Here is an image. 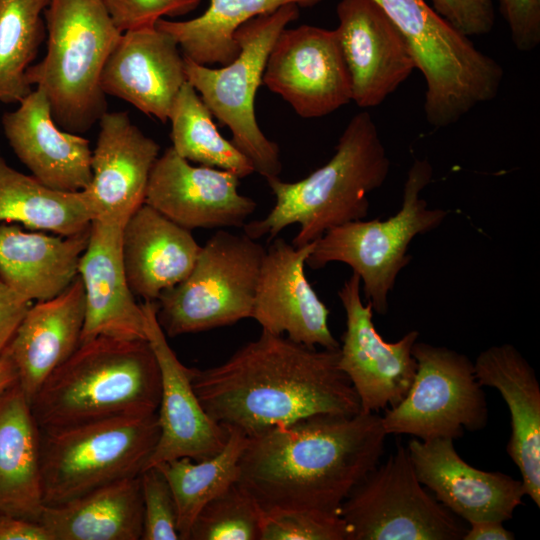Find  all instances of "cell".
Masks as SVG:
<instances>
[{"label":"cell","mask_w":540,"mask_h":540,"mask_svg":"<svg viewBox=\"0 0 540 540\" xmlns=\"http://www.w3.org/2000/svg\"><path fill=\"white\" fill-rule=\"evenodd\" d=\"M191 382L213 421L247 437L318 414L361 411L339 348L319 350L265 331L223 363L192 368Z\"/></svg>","instance_id":"6da1fadb"},{"label":"cell","mask_w":540,"mask_h":540,"mask_svg":"<svg viewBox=\"0 0 540 540\" xmlns=\"http://www.w3.org/2000/svg\"><path fill=\"white\" fill-rule=\"evenodd\" d=\"M386 437L379 413L362 410L274 426L248 437L237 482L263 512L339 514L343 501L380 462Z\"/></svg>","instance_id":"7a4b0ae2"},{"label":"cell","mask_w":540,"mask_h":540,"mask_svg":"<svg viewBox=\"0 0 540 540\" xmlns=\"http://www.w3.org/2000/svg\"><path fill=\"white\" fill-rule=\"evenodd\" d=\"M389 169L374 120L369 112H359L348 122L325 165L295 182L267 179L275 204L264 218L245 223L244 234L270 242L285 227L298 224L291 244L312 243L335 226L364 219L369 195L384 184Z\"/></svg>","instance_id":"3957f363"},{"label":"cell","mask_w":540,"mask_h":540,"mask_svg":"<svg viewBox=\"0 0 540 540\" xmlns=\"http://www.w3.org/2000/svg\"><path fill=\"white\" fill-rule=\"evenodd\" d=\"M161 378L146 340L97 337L43 383L31 402L40 429L122 415L157 413Z\"/></svg>","instance_id":"277c9868"},{"label":"cell","mask_w":540,"mask_h":540,"mask_svg":"<svg viewBox=\"0 0 540 540\" xmlns=\"http://www.w3.org/2000/svg\"><path fill=\"white\" fill-rule=\"evenodd\" d=\"M44 20L47 52L26 81L44 92L61 129L80 134L107 111L100 78L123 32L103 0H50Z\"/></svg>","instance_id":"5b68a950"},{"label":"cell","mask_w":540,"mask_h":540,"mask_svg":"<svg viewBox=\"0 0 540 540\" xmlns=\"http://www.w3.org/2000/svg\"><path fill=\"white\" fill-rule=\"evenodd\" d=\"M403 34L426 82L424 113L431 126L458 122L493 100L504 70L425 0H375Z\"/></svg>","instance_id":"8992f818"},{"label":"cell","mask_w":540,"mask_h":540,"mask_svg":"<svg viewBox=\"0 0 540 540\" xmlns=\"http://www.w3.org/2000/svg\"><path fill=\"white\" fill-rule=\"evenodd\" d=\"M160 435L157 413L41 429L45 506H54L145 469Z\"/></svg>","instance_id":"52a82bcc"},{"label":"cell","mask_w":540,"mask_h":540,"mask_svg":"<svg viewBox=\"0 0 540 540\" xmlns=\"http://www.w3.org/2000/svg\"><path fill=\"white\" fill-rule=\"evenodd\" d=\"M432 175L427 159H415L404 184L401 209L395 215L386 220L351 221L329 229L315 241L306 265L318 270L331 262L347 264L359 276L373 310L386 314L388 295L410 262V243L417 235L437 228L447 216L442 209L429 208L420 197Z\"/></svg>","instance_id":"ba28073f"},{"label":"cell","mask_w":540,"mask_h":540,"mask_svg":"<svg viewBox=\"0 0 540 540\" xmlns=\"http://www.w3.org/2000/svg\"><path fill=\"white\" fill-rule=\"evenodd\" d=\"M298 16V5L290 3L244 23L235 33L238 56L220 68L184 56L187 81L220 124L230 129L234 146L266 180L279 176L282 163L279 146L258 126L255 96L274 42Z\"/></svg>","instance_id":"9c48e42d"},{"label":"cell","mask_w":540,"mask_h":540,"mask_svg":"<svg viewBox=\"0 0 540 540\" xmlns=\"http://www.w3.org/2000/svg\"><path fill=\"white\" fill-rule=\"evenodd\" d=\"M266 248L243 234L217 231L189 275L156 300L166 336L207 331L251 317Z\"/></svg>","instance_id":"30bf717a"},{"label":"cell","mask_w":540,"mask_h":540,"mask_svg":"<svg viewBox=\"0 0 540 540\" xmlns=\"http://www.w3.org/2000/svg\"><path fill=\"white\" fill-rule=\"evenodd\" d=\"M339 515L348 540H463L467 530L419 481L401 443L351 491Z\"/></svg>","instance_id":"8fae6325"},{"label":"cell","mask_w":540,"mask_h":540,"mask_svg":"<svg viewBox=\"0 0 540 540\" xmlns=\"http://www.w3.org/2000/svg\"><path fill=\"white\" fill-rule=\"evenodd\" d=\"M412 355L416 372L408 392L381 416L387 435L456 440L487 425L488 405L474 362L455 350L418 340Z\"/></svg>","instance_id":"7c38bea8"},{"label":"cell","mask_w":540,"mask_h":540,"mask_svg":"<svg viewBox=\"0 0 540 540\" xmlns=\"http://www.w3.org/2000/svg\"><path fill=\"white\" fill-rule=\"evenodd\" d=\"M262 83L302 118L331 114L352 101L350 74L336 30L284 28L269 53Z\"/></svg>","instance_id":"4fadbf2b"},{"label":"cell","mask_w":540,"mask_h":540,"mask_svg":"<svg viewBox=\"0 0 540 540\" xmlns=\"http://www.w3.org/2000/svg\"><path fill=\"white\" fill-rule=\"evenodd\" d=\"M361 280L355 273L344 282L338 297L346 314L339 346V367L351 382L362 411L377 412L396 406L408 392L416 372L412 347L419 332L409 331L387 342L373 324V307L361 300Z\"/></svg>","instance_id":"5bb4252c"},{"label":"cell","mask_w":540,"mask_h":540,"mask_svg":"<svg viewBox=\"0 0 540 540\" xmlns=\"http://www.w3.org/2000/svg\"><path fill=\"white\" fill-rule=\"evenodd\" d=\"M335 29L350 74L352 101L380 105L404 83L416 64L398 27L375 0H341Z\"/></svg>","instance_id":"9a60e30c"},{"label":"cell","mask_w":540,"mask_h":540,"mask_svg":"<svg viewBox=\"0 0 540 540\" xmlns=\"http://www.w3.org/2000/svg\"><path fill=\"white\" fill-rule=\"evenodd\" d=\"M239 179L225 170L193 166L169 147L153 165L144 203L190 231L243 227L257 203L239 193Z\"/></svg>","instance_id":"2e32d148"},{"label":"cell","mask_w":540,"mask_h":540,"mask_svg":"<svg viewBox=\"0 0 540 540\" xmlns=\"http://www.w3.org/2000/svg\"><path fill=\"white\" fill-rule=\"evenodd\" d=\"M315 241L295 247L274 238L260 268L251 317L262 331L284 335L310 347L338 349L329 324V309L305 275Z\"/></svg>","instance_id":"e0dca14e"},{"label":"cell","mask_w":540,"mask_h":540,"mask_svg":"<svg viewBox=\"0 0 540 540\" xmlns=\"http://www.w3.org/2000/svg\"><path fill=\"white\" fill-rule=\"evenodd\" d=\"M146 339L157 359L161 395L157 418L160 435L146 468L188 457L203 460L220 452L229 431L213 421L202 407L186 367L167 342L156 317V301L144 300Z\"/></svg>","instance_id":"ac0fdd59"},{"label":"cell","mask_w":540,"mask_h":540,"mask_svg":"<svg viewBox=\"0 0 540 540\" xmlns=\"http://www.w3.org/2000/svg\"><path fill=\"white\" fill-rule=\"evenodd\" d=\"M407 449L419 481L449 511L467 523L506 522L526 496L521 479L477 469L461 458L454 440L412 439Z\"/></svg>","instance_id":"d6986e66"},{"label":"cell","mask_w":540,"mask_h":540,"mask_svg":"<svg viewBox=\"0 0 540 540\" xmlns=\"http://www.w3.org/2000/svg\"><path fill=\"white\" fill-rule=\"evenodd\" d=\"M91 157V182L84 191L94 220L119 225L145 202L159 144L133 124L127 112H105Z\"/></svg>","instance_id":"ffe728a7"},{"label":"cell","mask_w":540,"mask_h":540,"mask_svg":"<svg viewBox=\"0 0 540 540\" xmlns=\"http://www.w3.org/2000/svg\"><path fill=\"white\" fill-rule=\"evenodd\" d=\"M186 81L185 60L177 42L155 26L121 34L105 63L100 85L105 95L166 123Z\"/></svg>","instance_id":"44dd1931"},{"label":"cell","mask_w":540,"mask_h":540,"mask_svg":"<svg viewBox=\"0 0 540 540\" xmlns=\"http://www.w3.org/2000/svg\"><path fill=\"white\" fill-rule=\"evenodd\" d=\"M122 227L93 220L78 276L85 298L80 343L97 337L146 340L145 314L136 302L121 256Z\"/></svg>","instance_id":"7402d4cb"},{"label":"cell","mask_w":540,"mask_h":540,"mask_svg":"<svg viewBox=\"0 0 540 540\" xmlns=\"http://www.w3.org/2000/svg\"><path fill=\"white\" fill-rule=\"evenodd\" d=\"M2 127L14 153L38 181L68 192L88 188L92 177L89 141L57 125L41 89L32 90L17 109L4 113Z\"/></svg>","instance_id":"603a6c76"},{"label":"cell","mask_w":540,"mask_h":540,"mask_svg":"<svg viewBox=\"0 0 540 540\" xmlns=\"http://www.w3.org/2000/svg\"><path fill=\"white\" fill-rule=\"evenodd\" d=\"M481 386L495 388L510 413L507 453L521 474L526 496L540 506V385L535 370L512 344L491 346L474 361Z\"/></svg>","instance_id":"cb8c5ba5"},{"label":"cell","mask_w":540,"mask_h":540,"mask_svg":"<svg viewBox=\"0 0 540 540\" xmlns=\"http://www.w3.org/2000/svg\"><path fill=\"white\" fill-rule=\"evenodd\" d=\"M85 316L79 276L58 296L30 305L6 351L31 403L47 378L79 347Z\"/></svg>","instance_id":"d4e9b609"},{"label":"cell","mask_w":540,"mask_h":540,"mask_svg":"<svg viewBox=\"0 0 540 540\" xmlns=\"http://www.w3.org/2000/svg\"><path fill=\"white\" fill-rule=\"evenodd\" d=\"M201 246L191 231L144 203L121 231V256L134 295L156 301L193 269Z\"/></svg>","instance_id":"484cf974"},{"label":"cell","mask_w":540,"mask_h":540,"mask_svg":"<svg viewBox=\"0 0 540 540\" xmlns=\"http://www.w3.org/2000/svg\"><path fill=\"white\" fill-rule=\"evenodd\" d=\"M89 234L90 228L63 236L0 223V281L31 303L58 296L78 276Z\"/></svg>","instance_id":"4316f807"},{"label":"cell","mask_w":540,"mask_h":540,"mask_svg":"<svg viewBox=\"0 0 540 540\" xmlns=\"http://www.w3.org/2000/svg\"><path fill=\"white\" fill-rule=\"evenodd\" d=\"M41 429L18 382L0 392V512L39 521Z\"/></svg>","instance_id":"83f0119b"},{"label":"cell","mask_w":540,"mask_h":540,"mask_svg":"<svg viewBox=\"0 0 540 540\" xmlns=\"http://www.w3.org/2000/svg\"><path fill=\"white\" fill-rule=\"evenodd\" d=\"M39 522L52 540H139L143 531L140 477L115 481L65 503L45 506Z\"/></svg>","instance_id":"f1b7e54d"},{"label":"cell","mask_w":540,"mask_h":540,"mask_svg":"<svg viewBox=\"0 0 540 540\" xmlns=\"http://www.w3.org/2000/svg\"><path fill=\"white\" fill-rule=\"evenodd\" d=\"M93 220L83 190L53 189L13 169L0 157V223L68 236L87 230Z\"/></svg>","instance_id":"f546056e"},{"label":"cell","mask_w":540,"mask_h":540,"mask_svg":"<svg viewBox=\"0 0 540 540\" xmlns=\"http://www.w3.org/2000/svg\"><path fill=\"white\" fill-rule=\"evenodd\" d=\"M322 0H209L200 16L186 21L160 19L156 27L177 42L183 56L201 65H227L239 54L235 33L249 20L286 4L310 7Z\"/></svg>","instance_id":"4dcf8cb0"},{"label":"cell","mask_w":540,"mask_h":540,"mask_svg":"<svg viewBox=\"0 0 540 540\" xmlns=\"http://www.w3.org/2000/svg\"><path fill=\"white\" fill-rule=\"evenodd\" d=\"M248 437L229 430L228 440L217 454L195 461L188 457L156 465L166 477L177 507L180 540H188L192 523L202 507L239 478V461Z\"/></svg>","instance_id":"1f68e13d"},{"label":"cell","mask_w":540,"mask_h":540,"mask_svg":"<svg viewBox=\"0 0 540 540\" xmlns=\"http://www.w3.org/2000/svg\"><path fill=\"white\" fill-rule=\"evenodd\" d=\"M212 117L198 92L186 81L169 115L172 148L187 161L225 170L239 178L254 173L251 161L219 133Z\"/></svg>","instance_id":"d6a6232c"},{"label":"cell","mask_w":540,"mask_h":540,"mask_svg":"<svg viewBox=\"0 0 540 540\" xmlns=\"http://www.w3.org/2000/svg\"><path fill=\"white\" fill-rule=\"evenodd\" d=\"M50 0H0V101L19 103L32 88L26 71L45 37Z\"/></svg>","instance_id":"836d02e7"},{"label":"cell","mask_w":540,"mask_h":540,"mask_svg":"<svg viewBox=\"0 0 540 540\" xmlns=\"http://www.w3.org/2000/svg\"><path fill=\"white\" fill-rule=\"evenodd\" d=\"M263 514L250 492L235 482L202 507L188 540H260Z\"/></svg>","instance_id":"e575fe53"},{"label":"cell","mask_w":540,"mask_h":540,"mask_svg":"<svg viewBox=\"0 0 540 540\" xmlns=\"http://www.w3.org/2000/svg\"><path fill=\"white\" fill-rule=\"evenodd\" d=\"M349 530L339 514L319 510L264 512L260 540H348Z\"/></svg>","instance_id":"d590c367"},{"label":"cell","mask_w":540,"mask_h":540,"mask_svg":"<svg viewBox=\"0 0 540 540\" xmlns=\"http://www.w3.org/2000/svg\"><path fill=\"white\" fill-rule=\"evenodd\" d=\"M139 477L143 502L141 540H179L176 502L166 477L156 466L144 469Z\"/></svg>","instance_id":"8d00e7d4"},{"label":"cell","mask_w":540,"mask_h":540,"mask_svg":"<svg viewBox=\"0 0 540 540\" xmlns=\"http://www.w3.org/2000/svg\"><path fill=\"white\" fill-rule=\"evenodd\" d=\"M201 0H103L121 31L155 27L164 16L176 17L195 10Z\"/></svg>","instance_id":"74e56055"},{"label":"cell","mask_w":540,"mask_h":540,"mask_svg":"<svg viewBox=\"0 0 540 540\" xmlns=\"http://www.w3.org/2000/svg\"><path fill=\"white\" fill-rule=\"evenodd\" d=\"M433 9L467 37L489 33L495 22L492 0H431Z\"/></svg>","instance_id":"f35d334b"},{"label":"cell","mask_w":540,"mask_h":540,"mask_svg":"<svg viewBox=\"0 0 540 540\" xmlns=\"http://www.w3.org/2000/svg\"><path fill=\"white\" fill-rule=\"evenodd\" d=\"M499 7L516 49H536L540 44V0H499Z\"/></svg>","instance_id":"ab89813d"},{"label":"cell","mask_w":540,"mask_h":540,"mask_svg":"<svg viewBox=\"0 0 540 540\" xmlns=\"http://www.w3.org/2000/svg\"><path fill=\"white\" fill-rule=\"evenodd\" d=\"M31 304L0 281V355L9 345Z\"/></svg>","instance_id":"60d3db41"},{"label":"cell","mask_w":540,"mask_h":540,"mask_svg":"<svg viewBox=\"0 0 540 540\" xmlns=\"http://www.w3.org/2000/svg\"><path fill=\"white\" fill-rule=\"evenodd\" d=\"M0 540H52L39 521L0 512Z\"/></svg>","instance_id":"b9f144b4"},{"label":"cell","mask_w":540,"mask_h":540,"mask_svg":"<svg viewBox=\"0 0 540 540\" xmlns=\"http://www.w3.org/2000/svg\"><path fill=\"white\" fill-rule=\"evenodd\" d=\"M463 540H513L514 533L507 530L498 520H477L468 523Z\"/></svg>","instance_id":"7bdbcfd3"},{"label":"cell","mask_w":540,"mask_h":540,"mask_svg":"<svg viewBox=\"0 0 540 540\" xmlns=\"http://www.w3.org/2000/svg\"><path fill=\"white\" fill-rule=\"evenodd\" d=\"M17 379L15 365L5 349L0 355V392L16 383Z\"/></svg>","instance_id":"ee69618b"}]
</instances>
